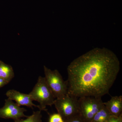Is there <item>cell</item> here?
Wrapping results in <instances>:
<instances>
[{
  "instance_id": "7",
  "label": "cell",
  "mask_w": 122,
  "mask_h": 122,
  "mask_svg": "<svg viewBox=\"0 0 122 122\" xmlns=\"http://www.w3.org/2000/svg\"><path fill=\"white\" fill-rule=\"evenodd\" d=\"M6 95L8 98L14 100L20 107L25 106L31 108L35 107L39 108V105H36L33 103V100L29 94L22 93L14 90H10L7 92Z\"/></svg>"
},
{
  "instance_id": "12",
  "label": "cell",
  "mask_w": 122,
  "mask_h": 122,
  "mask_svg": "<svg viewBox=\"0 0 122 122\" xmlns=\"http://www.w3.org/2000/svg\"><path fill=\"white\" fill-rule=\"evenodd\" d=\"M49 122H64L62 117L59 114H55L50 117Z\"/></svg>"
},
{
  "instance_id": "2",
  "label": "cell",
  "mask_w": 122,
  "mask_h": 122,
  "mask_svg": "<svg viewBox=\"0 0 122 122\" xmlns=\"http://www.w3.org/2000/svg\"><path fill=\"white\" fill-rule=\"evenodd\" d=\"M29 94L33 101L39 103L40 110H45L46 106H51L54 104L55 98L45 77L39 76L37 82Z\"/></svg>"
},
{
  "instance_id": "13",
  "label": "cell",
  "mask_w": 122,
  "mask_h": 122,
  "mask_svg": "<svg viewBox=\"0 0 122 122\" xmlns=\"http://www.w3.org/2000/svg\"><path fill=\"white\" fill-rule=\"evenodd\" d=\"M120 119L116 117H110L106 122H121Z\"/></svg>"
},
{
  "instance_id": "5",
  "label": "cell",
  "mask_w": 122,
  "mask_h": 122,
  "mask_svg": "<svg viewBox=\"0 0 122 122\" xmlns=\"http://www.w3.org/2000/svg\"><path fill=\"white\" fill-rule=\"evenodd\" d=\"M54 105L61 117H70L79 111L78 98L68 94L55 99Z\"/></svg>"
},
{
  "instance_id": "14",
  "label": "cell",
  "mask_w": 122,
  "mask_h": 122,
  "mask_svg": "<svg viewBox=\"0 0 122 122\" xmlns=\"http://www.w3.org/2000/svg\"><path fill=\"white\" fill-rule=\"evenodd\" d=\"M8 83L6 81H5L4 79L0 77V87H2V86L6 85Z\"/></svg>"
},
{
  "instance_id": "10",
  "label": "cell",
  "mask_w": 122,
  "mask_h": 122,
  "mask_svg": "<svg viewBox=\"0 0 122 122\" xmlns=\"http://www.w3.org/2000/svg\"><path fill=\"white\" fill-rule=\"evenodd\" d=\"M110 113L104 105L94 116L93 120L95 122H106L110 117Z\"/></svg>"
},
{
  "instance_id": "9",
  "label": "cell",
  "mask_w": 122,
  "mask_h": 122,
  "mask_svg": "<svg viewBox=\"0 0 122 122\" xmlns=\"http://www.w3.org/2000/svg\"><path fill=\"white\" fill-rule=\"evenodd\" d=\"M14 77V72L11 66L0 62V77L9 83Z\"/></svg>"
},
{
  "instance_id": "1",
  "label": "cell",
  "mask_w": 122,
  "mask_h": 122,
  "mask_svg": "<svg viewBox=\"0 0 122 122\" xmlns=\"http://www.w3.org/2000/svg\"><path fill=\"white\" fill-rule=\"evenodd\" d=\"M120 69L112 51L95 48L74 59L67 68L68 94L78 98L101 97L109 93Z\"/></svg>"
},
{
  "instance_id": "3",
  "label": "cell",
  "mask_w": 122,
  "mask_h": 122,
  "mask_svg": "<svg viewBox=\"0 0 122 122\" xmlns=\"http://www.w3.org/2000/svg\"><path fill=\"white\" fill-rule=\"evenodd\" d=\"M44 73L46 83L55 99L68 94L67 82L63 80L57 70H52L44 66Z\"/></svg>"
},
{
  "instance_id": "4",
  "label": "cell",
  "mask_w": 122,
  "mask_h": 122,
  "mask_svg": "<svg viewBox=\"0 0 122 122\" xmlns=\"http://www.w3.org/2000/svg\"><path fill=\"white\" fill-rule=\"evenodd\" d=\"M79 110L87 120L93 119L95 114L103 106L101 97L86 96L78 98Z\"/></svg>"
},
{
  "instance_id": "15",
  "label": "cell",
  "mask_w": 122,
  "mask_h": 122,
  "mask_svg": "<svg viewBox=\"0 0 122 122\" xmlns=\"http://www.w3.org/2000/svg\"><path fill=\"white\" fill-rule=\"evenodd\" d=\"M81 122L80 120H78V119H73V120H71L70 122Z\"/></svg>"
},
{
  "instance_id": "11",
  "label": "cell",
  "mask_w": 122,
  "mask_h": 122,
  "mask_svg": "<svg viewBox=\"0 0 122 122\" xmlns=\"http://www.w3.org/2000/svg\"><path fill=\"white\" fill-rule=\"evenodd\" d=\"M41 110L34 112L32 114L28 116L25 119L21 118L14 120V122H41Z\"/></svg>"
},
{
  "instance_id": "8",
  "label": "cell",
  "mask_w": 122,
  "mask_h": 122,
  "mask_svg": "<svg viewBox=\"0 0 122 122\" xmlns=\"http://www.w3.org/2000/svg\"><path fill=\"white\" fill-rule=\"evenodd\" d=\"M103 105L112 115H118L122 108V96H112L109 101L103 102Z\"/></svg>"
},
{
  "instance_id": "6",
  "label": "cell",
  "mask_w": 122,
  "mask_h": 122,
  "mask_svg": "<svg viewBox=\"0 0 122 122\" xmlns=\"http://www.w3.org/2000/svg\"><path fill=\"white\" fill-rule=\"evenodd\" d=\"M26 111L25 108L21 107L12 100L8 98L5 100V106L0 109V117L12 119L14 120L28 116L24 114Z\"/></svg>"
}]
</instances>
